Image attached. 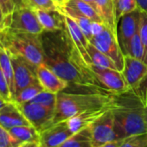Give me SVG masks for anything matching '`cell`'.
Wrapping results in <instances>:
<instances>
[{
    "instance_id": "obj_19",
    "label": "cell",
    "mask_w": 147,
    "mask_h": 147,
    "mask_svg": "<svg viewBox=\"0 0 147 147\" xmlns=\"http://www.w3.org/2000/svg\"><path fill=\"white\" fill-rule=\"evenodd\" d=\"M110 108L111 107H104L101 109L91 110L85 113H82L80 114L69 118L66 121L70 131L73 133H76L92 125L98 118H100L105 112H107Z\"/></svg>"
},
{
    "instance_id": "obj_30",
    "label": "cell",
    "mask_w": 147,
    "mask_h": 147,
    "mask_svg": "<svg viewBox=\"0 0 147 147\" xmlns=\"http://www.w3.org/2000/svg\"><path fill=\"white\" fill-rule=\"evenodd\" d=\"M119 147H147V132L127 137L122 140Z\"/></svg>"
},
{
    "instance_id": "obj_27",
    "label": "cell",
    "mask_w": 147,
    "mask_h": 147,
    "mask_svg": "<svg viewBox=\"0 0 147 147\" xmlns=\"http://www.w3.org/2000/svg\"><path fill=\"white\" fill-rule=\"evenodd\" d=\"M125 55H131L136 59H138L144 61V45H143L140 35H139V30H138L137 33L129 41Z\"/></svg>"
},
{
    "instance_id": "obj_18",
    "label": "cell",
    "mask_w": 147,
    "mask_h": 147,
    "mask_svg": "<svg viewBox=\"0 0 147 147\" xmlns=\"http://www.w3.org/2000/svg\"><path fill=\"white\" fill-rule=\"evenodd\" d=\"M95 7L100 15L103 24L118 36V19L114 0H95Z\"/></svg>"
},
{
    "instance_id": "obj_23",
    "label": "cell",
    "mask_w": 147,
    "mask_h": 147,
    "mask_svg": "<svg viewBox=\"0 0 147 147\" xmlns=\"http://www.w3.org/2000/svg\"><path fill=\"white\" fill-rule=\"evenodd\" d=\"M0 67H1L5 78L9 83L11 94L13 96V92H14V69H13V65L12 61L11 59L10 53L8 50L5 48L3 43L0 41Z\"/></svg>"
},
{
    "instance_id": "obj_38",
    "label": "cell",
    "mask_w": 147,
    "mask_h": 147,
    "mask_svg": "<svg viewBox=\"0 0 147 147\" xmlns=\"http://www.w3.org/2000/svg\"><path fill=\"white\" fill-rule=\"evenodd\" d=\"M138 10L147 14V0H136Z\"/></svg>"
},
{
    "instance_id": "obj_20",
    "label": "cell",
    "mask_w": 147,
    "mask_h": 147,
    "mask_svg": "<svg viewBox=\"0 0 147 147\" xmlns=\"http://www.w3.org/2000/svg\"><path fill=\"white\" fill-rule=\"evenodd\" d=\"M65 6L71 8L72 10L88 18L93 22L103 24V20L96 8L88 2L82 1V0H67Z\"/></svg>"
},
{
    "instance_id": "obj_29",
    "label": "cell",
    "mask_w": 147,
    "mask_h": 147,
    "mask_svg": "<svg viewBox=\"0 0 147 147\" xmlns=\"http://www.w3.org/2000/svg\"><path fill=\"white\" fill-rule=\"evenodd\" d=\"M56 98H57V94H54L51 92L42 90L30 101L40 104V105H42L45 107H48L49 109L55 110V105H56Z\"/></svg>"
},
{
    "instance_id": "obj_22",
    "label": "cell",
    "mask_w": 147,
    "mask_h": 147,
    "mask_svg": "<svg viewBox=\"0 0 147 147\" xmlns=\"http://www.w3.org/2000/svg\"><path fill=\"white\" fill-rule=\"evenodd\" d=\"M60 147H94L90 127L88 126L74 133Z\"/></svg>"
},
{
    "instance_id": "obj_31",
    "label": "cell",
    "mask_w": 147,
    "mask_h": 147,
    "mask_svg": "<svg viewBox=\"0 0 147 147\" xmlns=\"http://www.w3.org/2000/svg\"><path fill=\"white\" fill-rule=\"evenodd\" d=\"M0 6L5 17L11 15L16 9L29 6L27 0H0Z\"/></svg>"
},
{
    "instance_id": "obj_12",
    "label": "cell",
    "mask_w": 147,
    "mask_h": 147,
    "mask_svg": "<svg viewBox=\"0 0 147 147\" xmlns=\"http://www.w3.org/2000/svg\"><path fill=\"white\" fill-rule=\"evenodd\" d=\"M73 134L66 120L54 123L40 133V144L42 147H60Z\"/></svg>"
},
{
    "instance_id": "obj_39",
    "label": "cell",
    "mask_w": 147,
    "mask_h": 147,
    "mask_svg": "<svg viewBox=\"0 0 147 147\" xmlns=\"http://www.w3.org/2000/svg\"><path fill=\"white\" fill-rule=\"evenodd\" d=\"M122 140L123 139H120V140L119 139H115V140H113L111 142H108V143H107V144H105L103 145H100L99 147H119Z\"/></svg>"
},
{
    "instance_id": "obj_40",
    "label": "cell",
    "mask_w": 147,
    "mask_h": 147,
    "mask_svg": "<svg viewBox=\"0 0 147 147\" xmlns=\"http://www.w3.org/2000/svg\"><path fill=\"white\" fill-rule=\"evenodd\" d=\"M18 147H42L40 142H28L20 144Z\"/></svg>"
},
{
    "instance_id": "obj_16",
    "label": "cell",
    "mask_w": 147,
    "mask_h": 147,
    "mask_svg": "<svg viewBox=\"0 0 147 147\" xmlns=\"http://www.w3.org/2000/svg\"><path fill=\"white\" fill-rule=\"evenodd\" d=\"M29 125H30V122L15 102H8L0 110V125L6 130Z\"/></svg>"
},
{
    "instance_id": "obj_17",
    "label": "cell",
    "mask_w": 147,
    "mask_h": 147,
    "mask_svg": "<svg viewBox=\"0 0 147 147\" xmlns=\"http://www.w3.org/2000/svg\"><path fill=\"white\" fill-rule=\"evenodd\" d=\"M34 11L44 31H57L65 28V18L61 11Z\"/></svg>"
},
{
    "instance_id": "obj_37",
    "label": "cell",
    "mask_w": 147,
    "mask_h": 147,
    "mask_svg": "<svg viewBox=\"0 0 147 147\" xmlns=\"http://www.w3.org/2000/svg\"><path fill=\"white\" fill-rule=\"evenodd\" d=\"M5 16L3 12V10L0 6V32H2L5 30Z\"/></svg>"
},
{
    "instance_id": "obj_33",
    "label": "cell",
    "mask_w": 147,
    "mask_h": 147,
    "mask_svg": "<svg viewBox=\"0 0 147 147\" xmlns=\"http://www.w3.org/2000/svg\"><path fill=\"white\" fill-rule=\"evenodd\" d=\"M139 35L144 49V62L147 64V14L140 11L139 17Z\"/></svg>"
},
{
    "instance_id": "obj_24",
    "label": "cell",
    "mask_w": 147,
    "mask_h": 147,
    "mask_svg": "<svg viewBox=\"0 0 147 147\" xmlns=\"http://www.w3.org/2000/svg\"><path fill=\"white\" fill-rule=\"evenodd\" d=\"M88 53L91 58L92 64L100 67H106V68H112L117 69V66L115 62L106 54L99 50L95 46H94L91 42H89L88 47Z\"/></svg>"
},
{
    "instance_id": "obj_28",
    "label": "cell",
    "mask_w": 147,
    "mask_h": 147,
    "mask_svg": "<svg viewBox=\"0 0 147 147\" xmlns=\"http://www.w3.org/2000/svg\"><path fill=\"white\" fill-rule=\"evenodd\" d=\"M118 22L125 15L131 13L138 9L136 0H114Z\"/></svg>"
},
{
    "instance_id": "obj_36",
    "label": "cell",
    "mask_w": 147,
    "mask_h": 147,
    "mask_svg": "<svg viewBox=\"0 0 147 147\" xmlns=\"http://www.w3.org/2000/svg\"><path fill=\"white\" fill-rule=\"evenodd\" d=\"M138 95L142 99L144 103L147 106V81H146V83L141 88V89L138 93Z\"/></svg>"
},
{
    "instance_id": "obj_11",
    "label": "cell",
    "mask_w": 147,
    "mask_h": 147,
    "mask_svg": "<svg viewBox=\"0 0 147 147\" xmlns=\"http://www.w3.org/2000/svg\"><path fill=\"white\" fill-rule=\"evenodd\" d=\"M94 147H99L116 139L114 117L111 108L89 125Z\"/></svg>"
},
{
    "instance_id": "obj_42",
    "label": "cell",
    "mask_w": 147,
    "mask_h": 147,
    "mask_svg": "<svg viewBox=\"0 0 147 147\" xmlns=\"http://www.w3.org/2000/svg\"><path fill=\"white\" fill-rule=\"evenodd\" d=\"M7 103H8V102H7L6 100H5L4 99H2L1 97H0V110H1Z\"/></svg>"
},
{
    "instance_id": "obj_14",
    "label": "cell",
    "mask_w": 147,
    "mask_h": 147,
    "mask_svg": "<svg viewBox=\"0 0 147 147\" xmlns=\"http://www.w3.org/2000/svg\"><path fill=\"white\" fill-rule=\"evenodd\" d=\"M140 11H137L125 15L119 20V26L118 30V38L120 47L124 54L126 51L127 45L131 37L137 33L139 28Z\"/></svg>"
},
{
    "instance_id": "obj_4",
    "label": "cell",
    "mask_w": 147,
    "mask_h": 147,
    "mask_svg": "<svg viewBox=\"0 0 147 147\" xmlns=\"http://www.w3.org/2000/svg\"><path fill=\"white\" fill-rule=\"evenodd\" d=\"M0 41L10 53L21 55L36 67L44 61L42 35L5 29L0 32Z\"/></svg>"
},
{
    "instance_id": "obj_6",
    "label": "cell",
    "mask_w": 147,
    "mask_h": 147,
    "mask_svg": "<svg viewBox=\"0 0 147 147\" xmlns=\"http://www.w3.org/2000/svg\"><path fill=\"white\" fill-rule=\"evenodd\" d=\"M90 42L99 50L109 56L115 62L119 71H123L125 54L122 51L118 36L107 26L100 34L94 36Z\"/></svg>"
},
{
    "instance_id": "obj_15",
    "label": "cell",
    "mask_w": 147,
    "mask_h": 147,
    "mask_svg": "<svg viewBox=\"0 0 147 147\" xmlns=\"http://www.w3.org/2000/svg\"><path fill=\"white\" fill-rule=\"evenodd\" d=\"M64 14V18H65V24H66V28L69 33V36L73 41L74 45L76 46V49L80 53L81 56L86 62V64L90 67L92 65V61L91 58L88 53V47L89 44L88 39L86 37L81 28L78 26V24L76 23V21L73 18H71L67 14Z\"/></svg>"
},
{
    "instance_id": "obj_43",
    "label": "cell",
    "mask_w": 147,
    "mask_h": 147,
    "mask_svg": "<svg viewBox=\"0 0 147 147\" xmlns=\"http://www.w3.org/2000/svg\"><path fill=\"white\" fill-rule=\"evenodd\" d=\"M146 117H147V106H146Z\"/></svg>"
},
{
    "instance_id": "obj_21",
    "label": "cell",
    "mask_w": 147,
    "mask_h": 147,
    "mask_svg": "<svg viewBox=\"0 0 147 147\" xmlns=\"http://www.w3.org/2000/svg\"><path fill=\"white\" fill-rule=\"evenodd\" d=\"M8 131L20 144L28 142H40V132L31 125L17 126Z\"/></svg>"
},
{
    "instance_id": "obj_26",
    "label": "cell",
    "mask_w": 147,
    "mask_h": 147,
    "mask_svg": "<svg viewBox=\"0 0 147 147\" xmlns=\"http://www.w3.org/2000/svg\"><path fill=\"white\" fill-rule=\"evenodd\" d=\"M42 90H44V89L42 87V85L40 84V82H35V83L24 88V89H22L17 94V96L14 98L13 102H15L16 104H22V103L29 102L32 99H34Z\"/></svg>"
},
{
    "instance_id": "obj_5",
    "label": "cell",
    "mask_w": 147,
    "mask_h": 147,
    "mask_svg": "<svg viewBox=\"0 0 147 147\" xmlns=\"http://www.w3.org/2000/svg\"><path fill=\"white\" fill-rule=\"evenodd\" d=\"M5 29L27 32L34 35H42L44 32L35 11L30 6L16 9L11 15L5 17Z\"/></svg>"
},
{
    "instance_id": "obj_9",
    "label": "cell",
    "mask_w": 147,
    "mask_h": 147,
    "mask_svg": "<svg viewBox=\"0 0 147 147\" xmlns=\"http://www.w3.org/2000/svg\"><path fill=\"white\" fill-rule=\"evenodd\" d=\"M90 68L101 86L109 93L121 94L131 90L122 72L117 69L100 67L93 64Z\"/></svg>"
},
{
    "instance_id": "obj_7",
    "label": "cell",
    "mask_w": 147,
    "mask_h": 147,
    "mask_svg": "<svg viewBox=\"0 0 147 147\" xmlns=\"http://www.w3.org/2000/svg\"><path fill=\"white\" fill-rule=\"evenodd\" d=\"M10 55L14 69V92L12 96V100H14L22 89L37 82L38 79L36 73V67L21 55L12 53H10Z\"/></svg>"
},
{
    "instance_id": "obj_34",
    "label": "cell",
    "mask_w": 147,
    "mask_h": 147,
    "mask_svg": "<svg viewBox=\"0 0 147 147\" xmlns=\"http://www.w3.org/2000/svg\"><path fill=\"white\" fill-rule=\"evenodd\" d=\"M0 97L7 102H12V94L9 83L5 78V74L0 67Z\"/></svg>"
},
{
    "instance_id": "obj_13",
    "label": "cell",
    "mask_w": 147,
    "mask_h": 147,
    "mask_svg": "<svg viewBox=\"0 0 147 147\" xmlns=\"http://www.w3.org/2000/svg\"><path fill=\"white\" fill-rule=\"evenodd\" d=\"M38 82L45 91L58 94L69 87L67 81L61 78L44 63L36 67Z\"/></svg>"
},
{
    "instance_id": "obj_8",
    "label": "cell",
    "mask_w": 147,
    "mask_h": 147,
    "mask_svg": "<svg viewBox=\"0 0 147 147\" xmlns=\"http://www.w3.org/2000/svg\"><path fill=\"white\" fill-rule=\"evenodd\" d=\"M17 105L30 124L40 133L54 124L55 110L31 101Z\"/></svg>"
},
{
    "instance_id": "obj_41",
    "label": "cell",
    "mask_w": 147,
    "mask_h": 147,
    "mask_svg": "<svg viewBox=\"0 0 147 147\" xmlns=\"http://www.w3.org/2000/svg\"><path fill=\"white\" fill-rule=\"evenodd\" d=\"M55 2L56 3V5H58V7L61 10L66 5L67 0H55Z\"/></svg>"
},
{
    "instance_id": "obj_25",
    "label": "cell",
    "mask_w": 147,
    "mask_h": 147,
    "mask_svg": "<svg viewBox=\"0 0 147 147\" xmlns=\"http://www.w3.org/2000/svg\"><path fill=\"white\" fill-rule=\"evenodd\" d=\"M61 11L63 13L67 14V16H69L71 18H73L74 20L76 21V23L81 28V30H82V32L84 33V35L88 39L89 42L92 40V38H93V33H92L91 25H92L93 21H91L88 18H86V17L79 14L78 12L75 11L74 10H72L71 8H68L67 6H64L61 9Z\"/></svg>"
},
{
    "instance_id": "obj_35",
    "label": "cell",
    "mask_w": 147,
    "mask_h": 147,
    "mask_svg": "<svg viewBox=\"0 0 147 147\" xmlns=\"http://www.w3.org/2000/svg\"><path fill=\"white\" fill-rule=\"evenodd\" d=\"M20 144L11 136L10 131L0 125V147H18Z\"/></svg>"
},
{
    "instance_id": "obj_2",
    "label": "cell",
    "mask_w": 147,
    "mask_h": 147,
    "mask_svg": "<svg viewBox=\"0 0 147 147\" xmlns=\"http://www.w3.org/2000/svg\"><path fill=\"white\" fill-rule=\"evenodd\" d=\"M111 111L114 117L116 139L147 132L146 105L133 91L113 94Z\"/></svg>"
},
{
    "instance_id": "obj_1",
    "label": "cell",
    "mask_w": 147,
    "mask_h": 147,
    "mask_svg": "<svg viewBox=\"0 0 147 147\" xmlns=\"http://www.w3.org/2000/svg\"><path fill=\"white\" fill-rule=\"evenodd\" d=\"M44 50L43 63L70 85L93 92L107 93L94 76L74 45L65 26L61 30L44 31L42 34Z\"/></svg>"
},
{
    "instance_id": "obj_32",
    "label": "cell",
    "mask_w": 147,
    "mask_h": 147,
    "mask_svg": "<svg viewBox=\"0 0 147 147\" xmlns=\"http://www.w3.org/2000/svg\"><path fill=\"white\" fill-rule=\"evenodd\" d=\"M27 4L34 10L61 11L55 2V0H27Z\"/></svg>"
},
{
    "instance_id": "obj_10",
    "label": "cell",
    "mask_w": 147,
    "mask_h": 147,
    "mask_svg": "<svg viewBox=\"0 0 147 147\" xmlns=\"http://www.w3.org/2000/svg\"><path fill=\"white\" fill-rule=\"evenodd\" d=\"M122 73L130 89L138 94L147 81V64L141 60L125 55Z\"/></svg>"
},
{
    "instance_id": "obj_3",
    "label": "cell",
    "mask_w": 147,
    "mask_h": 147,
    "mask_svg": "<svg viewBox=\"0 0 147 147\" xmlns=\"http://www.w3.org/2000/svg\"><path fill=\"white\" fill-rule=\"evenodd\" d=\"M113 100V94L100 92L80 94L61 91L57 94L54 123L65 121L73 116L88 111L111 107Z\"/></svg>"
}]
</instances>
